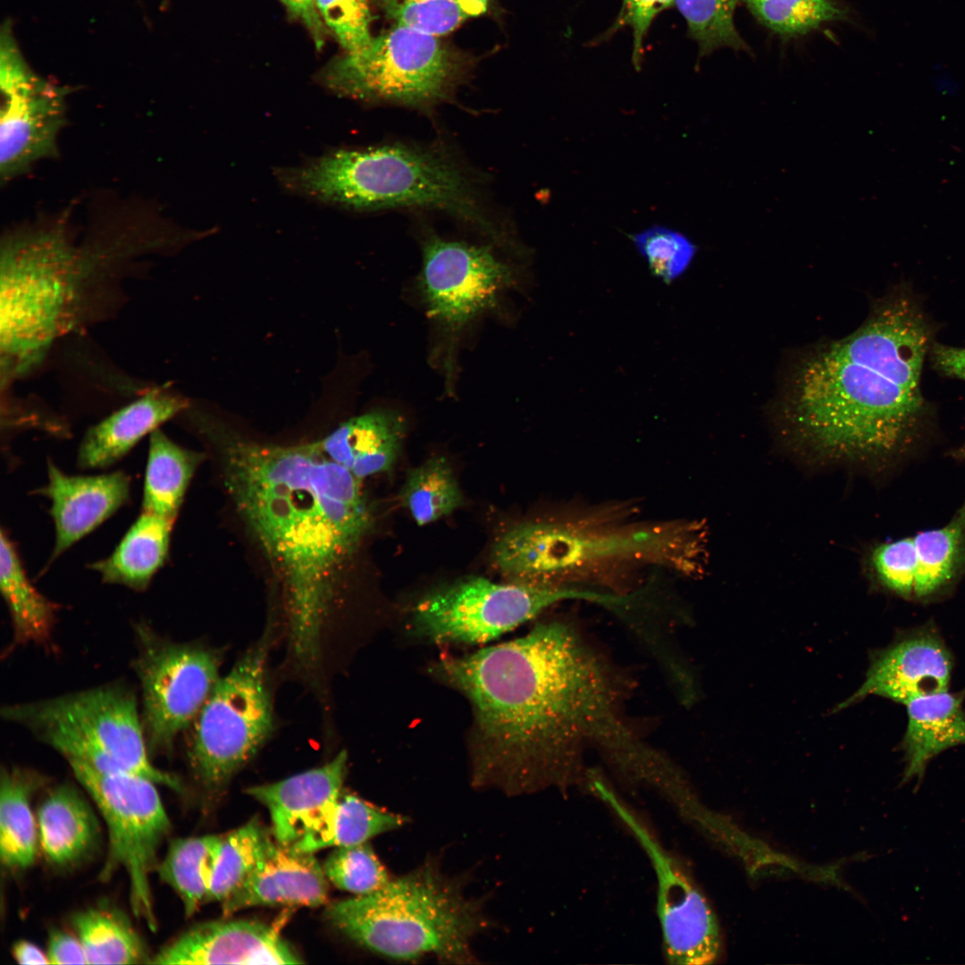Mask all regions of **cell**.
Instances as JSON below:
<instances>
[{
	"mask_svg": "<svg viewBox=\"0 0 965 965\" xmlns=\"http://www.w3.org/2000/svg\"><path fill=\"white\" fill-rule=\"evenodd\" d=\"M782 409L787 435L813 455L880 464L911 445L922 397L897 384L855 331L801 358Z\"/></svg>",
	"mask_w": 965,
	"mask_h": 965,
	"instance_id": "obj_3",
	"label": "cell"
},
{
	"mask_svg": "<svg viewBox=\"0 0 965 965\" xmlns=\"http://www.w3.org/2000/svg\"><path fill=\"white\" fill-rule=\"evenodd\" d=\"M46 955L49 964H87L83 947L78 936L61 931L51 932Z\"/></svg>",
	"mask_w": 965,
	"mask_h": 965,
	"instance_id": "obj_43",
	"label": "cell"
},
{
	"mask_svg": "<svg viewBox=\"0 0 965 965\" xmlns=\"http://www.w3.org/2000/svg\"><path fill=\"white\" fill-rule=\"evenodd\" d=\"M277 174L288 190L338 207L435 209L493 229L471 180L435 152L399 145L342 148Z\"/></svg>",
	"mask_w": 965,
	"mask_h": 965,
	"instance_id": "obj_4",
	"label": "cell"
},
{
	"mask_svg": "<svg viewBox=\"0 0 965 965\" xmlns=\"http://www.w3.org/2000/svg\"><path fill=\"white\" fill-rule=\"evenodd\" d=\"M401 815L388 811L351 793H341L336 805L320 825L296 844L295 849L315 852L368 842L406 823Z\"/></svg>",
	"mask_w": 965,
	"mask_h": 965,
	"instance_id": "obj_30",
	"label": "cell"
},
{
	"mask_svg": "<svg viewBox=\"0 0 965 965\" xmlns=\"http://www.w3.org/2000/svg\"><path fill=\"white\" fill-rule=\"evenodd\" d=\"M326 26L335 35L345 53L365 47L373 38L369 0H315Z\"/></svg>",
	"mask_w": 965,
	"mask_h": 965,
	"instance_id": "obj_41",
	"label": "cell"
},
{
	"mask_svg": "<svg viewBox=\"0 0 965 965\" xmlns=\"http://www.w3.org/2000/svg\"><path fill=\"white\" fill-rule=\"evenodd\" d=\"M0 590L13 625L10 649L28 643L51 649L58 605L31 584L4 528L0 533Z\"/></svg>",
	"mask_w": 965,
	"mask_h": 965,
	"instance_id": "obj_28",
	"label": "cell"
},
{
	"mask_svg": "<svg viewBox=\"0 0 965 965\" xmlns=\"http://www.w3.org/2000/svg\"><path fill=\"white\" fill-rule=\"evenodd\" d=\"M475 60L441 37L394 24L331 61L318 80L342 96L423 109L449 98Z\"/></svg>",
	"mask_w": 965,
	"mask_h": 965,
	"instance_id": "obj_8",
	"label": "cell"
},
{
	"mask_svg": "<svg viewBox=\"0 0 965 965\" xmlns=\"http://www.w3.org/2000/svg\"><path fill=\"white\" fill-rule=\"evenodd\" d=\"M104 260L64 226L15 231L1 245L0 350L7 381L33 368L72 323L82 279Z\"/></svg>",
	"mask_w": 965,
	"mask_h": 965,
	"instance_id": "obj_5",
	"label": "cell"
},
{
	"mask_svg": "<svg viewBox=\"0 0 965 965\" xmlns=\"http://www.w3.org/2000/svg\"><path fill=\"white\" fill-rule=\"evenodd\" d=\"M304 961L279 931L246 920L195 925L161 949L150 964H298Z\"/></svg>",
	"mask_w": 965,
	"mask_h": 965,
	"instance_id": "obj_19",
	"label": "cell"
},
{
	"mask_svg": "<svg viewBox=\"0 0 965 965\" xmlns=\"http://www.w3.org/2000/svg\"><path fill=\"white\" fill-rule=\"evenodd\" d=\"M0 87V178L9 181L57 156L66 92L30 71L15 45L1 48Z\"/></svg>",
	"mask_w": 965,
	"mask_h": 965,
	"instance_id": "obj_15",
	"label": "cell"
},
{
	"mask_svg": "<svg viewBox=\"0 0 965 965\" xmlns=\"http://www.w3.org/2000/svg\"><path fill=\"white\" fill-rule=\"evenodd\" d=\"M273 837L256 818L222 835L206 902L225 901L247 879Z\"/></svg>",
	"mask_w": 965,
	"mask_h": 965,
	"instance_id": "obj_35",
	"label": "cell"
},
{
	"mask_svg": "<svg viewBox=\"0 0 965 965\" xmlns=\"http://www.w3.org/2000/svg\"><path fill=\"white\" fill-rule=\"evenodd\" d=\"M405 429L400 415L373 411L341 423L317 443L328 457L363 481L392 469Z\"/></svg>",
	"mask_w": 965,
	"mask_h": 965,
	"instance_id": "obj_25",
	"label": "cell"
},
{
	"mask_svg": "<svg viewBox=\"0 0 965 965\" xmlns=\"http://www.w3.org/2000/svg\"><path fill=\"white\" fill-rule=\"evenodd\" d=\"M431 671L473 708L476 785L514 794L566 788L587 780L589 749L631 779L658 756L625 719V679L570 623L538 624Z\"/></svg>",
	"mask_w": 965,
	"mask_h": 965,
	"instance_id": "obj_1",
	"label": "cell"
},
{
	"mask_svg": "<svg viewBox=\"0 0 965 965\" xmlns=\"http://www.w3.org/2000/svg\"><path fill=\"white\" fill-rule=\"evenodd\" d=\"M869 567L880 586L907 600L950 593L965 575V499L944 526L875 547Z\"/></svg>",
	"mask_w": 965,
	"mask_h": 965,
	"instance_id": "obj_17",
	"label": "cell"
},
{
	"mask_svg": "<svg viewBox=\"0 0 965 965\" xmlns=\"http://www.w3.org/2000/svg\"><path fill=\"white\" fill-rule=\"evenodd\" d=\"M47 483L36 493L51 500L55 541L49 564L129 501L130 478L123 471L68 475L51 459H47Z\"/></svg>",
	"mask_w": 965,
	"mask_h": 965,
	"instance_id": "obj_22",
	"label": "cell"
},
{
	"mask_svg": "<svg viewBox=\"0 0 965 965\" xmlns=\"http://www.w3.org/2000/svg\"><path fill=\"white\" fill-rule=\"evenodd\" d=\"M40 845L50 862L71 865L96 843L99 827L89 804L67 785L55 787L38 811Z\"/></svg>",
	"mask_w": 965,
	"mask_h": 965,
	"instance_id": "obj_26",
	"label": "cell"
},
{
	"mask_svg": "<svg viewBox=\"0 0 965 965\" xmlns=\"http://www.w3.org/2000/svg\"><path fill=\"white\" fill-rule=\"evenodd\" d=\"M745 3L757 20L783 36L802 35L843 16L835 0H745Z\"/></svg>",
	"mask_w": 965,
	"mask_h": 965,
	"instance_id": "obj_38",
	"label": "cell"
},
{
	"mask_svg": "<svg viewBox=\"0 0 965 965\" xmlns=\"http://www.w3.org/2000/svg\"><path fill=\"white\" fill-rule=\"evenodd\" d=\"M15 961L24 965L49 964L46 952H43L36 944L29 941H19L13 948Z\"/></svg>",
	"mask_w": 965,
	"mask_h": 965,
	"instance_id": "obj_46",
	"label": "cell"
},
{
	"mask_svg": "<svg viewBox=\"0 0 965 965\" xmlns=\"http://www.w3.org/2000/svg\"><path fill=\"white\" fill-rule=\"evenodd\" d=\"M135 670L141 685L148 751H168L193 724L219 679V656L199 644L178 643L138 627Z\"/></svg>",
	"mask_w": 965,
	"mask_h": 965,
	"instance_id": "obj_13",
	"label": "cell"
},
{
	"mask_svg": "<svg viewBox=\"0 0 965 965\" xmlns=\"http://www.w3.org/2000/svg\"><path fill=\"white\" fill-rule=\"evenodd\" d=\"M737 1L676 0L675 6L684 18L688 36L698 44L701 56L721 47L747 49L734 21Z\"/></svg>",
	"mask_w": 965,
	"mask_h": 965,
	"instance_id": "obj_37",
	"label": "cell"
},
{
	"mask_svg": "<svg viewBox=\"0 0 965 965\" xmlns=\"http://www.w3.org/2000/svg\"><path fill=\"white\" fill-rule=\"evenodd\" d=\"M958 456L965 458V444L959 449Z\"/></svg>",
	"mask_w": 965,
	"mask_h": 965,
	"instance_id": "obj_47",
	"label": "cell"
},
{
	"mask_svg": "<svg viewBox=\"0 0 965 965\" xmlns=\"http://www.w3.org/2000/svg\"><path fill=\"white\" fill-rule=\"evenodd\" d=\"M567 524L524 523L494 541L491 558L508 582L562 583L561 576L615 558H683L688 547L684 528L628 531L583 530Z\"/></svg>",
	"mask_w": 965,
	"mask_h": 965,
	"instance_id": "obj_10",
	"label": "cell"
},
{
	"mask_svg": "<svg viewBox=\"0 0 965 965\" xmlns=\"http://www.w3.org/2000/svg\"><path fill=\"white\" fill-rule=\"evenodd\" d=\"M211 429L225 488L281 584L294 658L315 669L340 583L374 522L362 481L317 441L273 445Z\"/></svg>",
	"mask_w": 965,
	"mask_h": 965,
	"instance_id": "obj_2",
	"label": "cell"
},
{
	"mask_svg": "<svg viewBox=\"0 0 965 965\" xmlns=\"http://www.w3.org/2000/svg\"><path fill=\"white\" fill-rule=\"evenodd\" d=\"M222 835L177 838L171 842L156 870L179 895L187 918L205 903L218 858Z\"/></svg>",
	"mask_w": 965,
	"mask_h": 965,
	"instance_id": "obj_32",
	"label": "cell"
},
{
	"mask_svg": "<svg viewBox=\"0 0 965 965\" xmlns=\"http://www.w3.org/2000/svg\"><path fill=\"white\" fill-rule=\"evenodd\" d=\"M932 360L944 374L965 380V348L935 344Z\"/></svg>",
	"mask_w": 965,
	"mask_h": 965,
	"instance_id": "obj_45",
	"label": "cell"
},
{
	"mask_svg": "<svg viewBox=\"0 0 965 965\" xmlns=\"http://www.w3.org/2000/svg\"><path fill=\"white\" fill-rule=\"evenodd\" d=\"M516 281L514 270L486 246L430 236L423 246L420 287L429 315L456 331L493 309Z\"/></svg>",
	"mask_w": 965,
	"mask_h": 965,
	"instance_id": "obj_16",
	"label": "cell"
},
{
	"mask_svg": "<svg viewBox=\"0 0 965 965\" xmlns=\"http://www.w3.org/2000/svg\"><path fill=\"white\" fill-rule=\"evenodd\" d=\"M202 453L184 449L159 428L150 434L142 511L175 522Z\"/></svg>",
	"mask_w": 965,
	"mask_h": 965,
	"instance_id": "obj_29",
	"label": "cell"
},
{
	"mask_svg": "<svg viewBox=\"0 0 965 965\" xmlns=\"http://www.w3.org/2000/svg\"><path fill=\"white\" fill-rule=\"evenodd\" d=\"M629 238L650 273L666 284L687 271L697 252L694 243L684 234L662 225H652Z\"/></svg>",
	"mask_w": 965,
	"mask_h": 965,
	"instance_id": "obj_40",
	"label": "cell"
},
{
	"mask_svg": "<svg viewBox=\"0 0 965 965\" xmlns=\"http://www.w3.org/2000/svg\"><path fill=\"white\" fill-rule=\"evenodd\" d=\"M596 793L614 810L644 848L658 881V915L665 956L680 965H705L721 952L717 919L695 881L614 793L600 782Z\"/></svg>",
	"mask_w": 965,
	"mask_h": 965,
	"instance_id": "obj_14",
	"label": "cell"
},
{
	"mask_svg": "<svg viewBox=\"0 0 965 965\" xmlns=\"http://www.w3.org/2000/svg\"><path fill=\"white\" fill-rule=\"evenodd\" d=\"M584 600L606 608L612 593L563 583H496L468 576L435 589L414 607L415 632L435 643L480 644L533 618L565 600Z\"/></svg>",
	"mask_w": 965,
	"mask_h": 965,
	"instance_id": "obj_11",
	"label": "cell"
},
{
	"mask_svg": "<svg viewBox=\"0 0 965 965\" xmlns=\"http://www.w3.org/2000/svg\"><path fill=\"white\" fill-rule=\"evenodd\" d=\"M394 24L441 37L486 14L493 0H369Z\"/></svg>",
	"mask_w": 965,
	"mask_h": 965,
	"instance_id": "obj_36",
	"label": "cell"
},
{
	"mask_svg": "<svg viewBox=\"0 0 965 965\" xmlns=\"http://www.w3.org/2000/svg\"><path fill=\"white\" fill-rule=\"evenodd\" d=\"M676 0H622L617 17L602 35L604 39L618 29L629 27L633 31L632 61L640 69L644 51V39L655 18L663 11L675 6Z\"/></svg>",
	"mask_w": 965,
	"mask_h": 965,
	"instance_id": "obj_42",
	"label": "cell"
},
{
	"mask_svg": "<svg viewBox=\"0 0 965 965\" xmlns=\"http://www.w3.org/2000/svg\"><path fill=\"white\" fill-rule=\"evenodd\" d=\"M325 919L362 947L396 960L435 955L466 963L485 926L481 909L435 867L425 865L377 891L333 902Z\"/></svg>",
	"mask_w": 965,
	"mask_h": 965,
	"instance_id": "obj_6",
	"label": "cell"
},
{
	"mask_svg": "<svg viewBox=\"0 0 965 965\" xmlns=\"http://www.w3.org/2000/svg\"><path fill=\"white\" fill-rule=\"evenodd\" d=\"M87 964H136L150 961L145 944L119 911L95 907L72 917Z\"/></svg>",
	"mask_w": 965,
	"mask_h": 965,
	"instance_id": "obj_33",
	"label": "cell"
},
{
	"mask_svg": "<svg viewBox=\"0 0 965 965\" xmlns=\"http://www.w3.org/2000/svg\"><path fill=\"white\" fill-rule=\"evenodd\" d=\"M347 763L341 751L321 767L246 790L268 810L277 842L294 845L326 818L343 793Z\"/></svg>",
	"mask_w": 965,
	"mask_h": 965,
	"instance_id": "obj_20",
	"label": "cell"
},
{
	"mask_svg": "<svg viewBox=\"0 0 965 965\" xmlns=\"http://www.w3.org/2000/svg\"><path fill=\"white\" fill-rule=\"evenodd\" d=\"M36 778L18 768L3 769L0 785V857L8 868L31 866L38 832L30 807Z\"/></svg>",
	"mask_w": 965,
	"mask_h": 965,
	"instance_id": "obj_31",
	"label": "cell"
},
{
	"mask_svg": "<svg viewBox=\"0 0 965 965\" xmlns=\"http://www.w3.org/2000/svg\"><path fill=\"white\" fill-rule=\"evenodd\" d=\"M323 868L330 883L354 895L373 893L390 880L367 842L336 847L325 860Z\"/></svg>",
	"mask_w": 965,
	"mask_h": 965,
	"instance_id": "obj_39",
	"label": "cell"
},
{
	"mask_svg": "<svg viewBox=\"0 0 965 965\" xmlns=\"http://www.w3.org/2000/svg\"><path fill=\"white\" fill-rule=\"evenodd\" d=\"M265 634L219 677L194 720L189 760L197 780L216 792L246 766L273 729Z\"/></svg>",
	"mask_w": 965,
	"mask_h": 965,
	"instance_id": "obj_9",
	"label": "cell"
},
{
	"mask_svg": "<svg viewBox=\"0 0 965 965\" xmlns=\"http://www.w3.org/2000/svg\"><path fill=\"white\" fill-rule=\"evenodd\" d=\"M329 881L313 852L273 836L247 879L222 902L224 916L256 906L318 907L328 902Z\"/></svg>",
	"mask_w": 965,
	"mask_h": 965,
	"instance_id": "obj_21",
	"label": "cell"
},
{
	"mask_svg": "<svg viewBox=\"0 0 965 965\" xmlns=\"http://www.w3.org/2000/svg\"><path fill=\"white\" fill-rule=\"evenodd\" d=\"M185 407L184 399L164 389L147 391L86 432L79 447V467L110 466Z\"/></svg>",
	"mask_w": 965,
	"mask_h": 965,
	"instance_id": "obj_23",
	"label": "cell"
},
{
	"mask_svg": "<svg viewBox=\"0 0 965 965\" xmlns=\"http://www.w3.org/2000/svg\"><path fill=\"white\" fill-rule=\"evenodd\" d=\"M954 659L934 623L908 629L871 659L860 689L838 705L842 709L868 695L906 704L919 697L948 691Z\"/></svg>",
	"mask_w": 965,
	"mask_h": 965,
	"instance_id": "obj_18",
	"label": "cell"
},
{
	"mask_svg": "<svg viewBox=\"0 0 965 965\" xmlns=\"http://www.w3.org/2000/svg\"><path fill=\"white\" fill-rule=\"evenodd\" d=\"M173 524L142 511L113 552L89 567L106 583L146 590L168 558Z\"/></svg>",
	"mask_w": 965,
	"mask_h": 965,
	"instance_id": "obj_27",
	"label": "cell"
},
{
	"mask_svg": "<svg viewBox=\"0 0 965 965\" xmlns=\"http://www.w3.org/2000/svg\"><path fill=\"white\" fill-rule=\"evenodd\" d=\"M965 689L911 700L905 704L907 726L901 747L904 768L901 785L921 783L927 765L944 751L965 744Z\"/></svg>",
	"mask_w": 965,
	"mask_h": 965,
	"instance_id": "obj_24",
	"label": "cell"
},
{
	"mask_svg": "<svg viewBox=\"0 0 965 965\" xmlns=\"http://www.w3.org/2000/svg\"><path fill=\"white\" fill-rule=\"evenodd\" d=\"M287 11L298 20L311 35L316 47L320 49L327 34L324 25L315 6V0H280Z\"/></svg>",
	"mask_w": 965,
	"mask_h": 965,
	"instance_id": "obj_44",
	"label": "cell"
},
{
	"mask_svg": "<svg viewBox=\"0 0 965 965\" xmlns=\"http://www.w3.org/2000/svg\"><path fill=\"white\" fill-rule=\"evenodd\" d=\"M68 761L107 827L108 855L102 878L122 868L134 915L155 930L150 875L156 869L158 850L171 830L157 784L136 774L103 772L78 760Z\"/></svg>",
	"mask_w": 965,
	"mask_h": 965,
	"instance_id": "obj_12",
	"label": "cell"
},
{
	"mask_svg": "<svg viewBox=\"0 0 965 965\" xmlns=\"http://www.w3.org/2000/svg\"><path fill=\"white\" fill-rule=\"evenodd\" d=\"M1 714L68 760H78L103 772L136 774L174 790L180 788L177 778L151 763L137 699L127 686L109 684L8 705Z\"/></svg>",
	"mask_w": 965,
	"mask_h": 965,
	"instance_id": "obj_7",
	"label": "cell"
},
{
	"mask_svg": "<svg viewBox=\"0 0 965 965\" xmlns=\"http://www.w3.org/2000/svg\"><path fill=\"white\" fill-rule=\"evenodd\" d=\"M399 499L420 526L451 515L464 503L452 466L443 456L429 457L410 469L400 489Z\"/></svg>",
	"mask_w": 965,
	"mask_h": 965,
	"instance_id": "obj_34",
	"label": "cell"
}]
</instances>
